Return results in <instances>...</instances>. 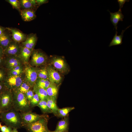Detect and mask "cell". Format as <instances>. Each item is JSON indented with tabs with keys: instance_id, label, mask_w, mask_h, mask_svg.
Listing matches in <instances>:
<instances>
[{
	"instance_id": "1",
	"label": "cell",
	"mask_w": 132,
	"mask_h": 132,
	"mask_svg": "<svg viewBox=\"0 0 132 132\" xmlns=\"http://www.w3.org/2000/svg\"><path fill=\"white\" fill-rule=\"evenodd\" d=\"M0 121L7 126L12 129H17L22 127V123L21 113L13 108L7 111L2 112Z\"/></svg>"
},
{
	"instance_id": "2",
	"label": "cell",
	"mask_w": 132,
	"mask_h": 132,
	"mask_svg": "<svg viewBox=\"0 0 132 132\" xmlns=\"http://www.w3.org/2000/svg\"><path fill=\"white\" fill-rule=\"evenodd\" d=\"M13 108L20 113L32 111V108L25 95L17 90H12Z\"/></svg>"
},
{
	"instance_id": "3",
	"label": "cell",
	"mask_w": 132,
	"mask_h": 132,
	"mask_svg": "<svg viewBox=\"0 0 132 132\" xmlns=\"http://www.w3.org/2000/svg\"><path fill=\"white\" fill-rule=\"evenodd\" d=\"M47 115L37 121L24 125L27 132H49L47 124L49 119Z\"/></svg>"
},
{
	"instance_id": "4",
	"label": "cell",
	"mask_w": 132,
	"mask_h": 132,
	"mask_svg": "<svg viewBox=\"0 0 132 132\" xmlns=\"http://www.w3.org/2000/svg\"><path fill=\"white\" fill-rule=\"evenodd\" d=\"M13 108L12 91L6 89L0 94V110L3 112Z\"/></svg>"
},
{
	"instance_id": "5",
	"label": "cell",
	"mask_w": 132,
	"mask_h": 132,
	"mask_svg": "<svg viewBox=\"0 0 132 132\" xmlns=\"http://www.w3.org/2000/svg\"><path fill=\"white\" fill-rule=\"evenodd\" d=\"M51 65L56 70L60 72L65 74L69 70L68 65L62 57L54 56L51 59Z\"/></svg>"
},
{
	"instance_id": "6",
	"label": "cell",
	"mask_w": 132,
	"mask_h": 132,
	"mask_svg": "<svg viewBox=\"0 0 132 132\" xmlns=\"http://www.w3.org/2000/svg\"><path fill=\"white\" fill-rule=\"evenodd\" d=\"M31 56V63L34 66H39L44 64L46 62V55L40 49L33 50Z\"/></svg>"
},
{
	"instance_id": "7",
	"label": "cell",
	"mask_w": 132,
	"mask_h": 132,
	"mask_svg": "<svg viewBox=\"0 0 132 132\" xmlns=\"http://www.w3.org/2000/svg\"><path fill=\"white\" fill-rule=\"evenodd\" d=\"M39 69L30 67H26L24 69L26 83L30 87H33L38 78Z\"/></svg>"
},
{
	"instance_id": "8",
	"label": "cell",
	"mask_w": 132,
	"mask_h": 132,
	"mask_svg": "<svg viewBox=\"0 0 132 132\" xmlns=\"http://www.w3.org/2000/svg\"><path fill=\"white\" fill-rule=\"evenodd\" d=\"M23 82L22 78L19 75H11L3 83L6 88L12 90L17 89Z\"/></svg>"
},
{
	"instance_id": "9",
	"label": "cell",
	"mask_w": 132,
	"mask_h": 132,
	"mask_svg": "<svg viewBox=\"0 0 132 132\" xmlns=\"http://www.w3.org/2000/svg\"><path fill=\"white\" fill-rule=\"evenodd\" d=\"M31 111L21 113L22 121V127L25 125L37 121L46 115L38 114Z\"/></svg>"
},
{
	"instance_id": "10",
	"label": "cell",
	"mask_w": 132,
	"mask_h": 132,
	"mask_svg": "<svg viewBox=\"0 0 132 132\" xmlns=\"http://www.w3.org/2000/svg\"><path fill=\"white\" fill-rule=\"evenodd\" d=\"M46 68L48 80L51 83L58 85L62 80V77L59 72L51 65L48 66Z\"/></svg>"
},
{
	"instance_id": "11",
	"label": "cell",
	"mask_w": 132,
	"mask_h": 132,
	"mask_svg": "<svg viewBox=\"0 0 132 132\" xmlns=\"http://www.w3.org/2000/svg\"><path fill=\"white\" fill-rule=\"evenodd\" d=\"M6 29L11 33L12 39L15 42L18 43H22L27 38V35L17 29L7 27Z\"/></svg>"
},
{
	"instance_id": "12",
	"label": "cell",
	"mask_w": 132,
	"mask_h": 132,
	"mask_svg": "<svg viewBox=\"0 0 132 132\" xmlns=\"http://www.w3.org/2000/svg\"><path fill=\"white\" fill-rule=\"evenodd\" d=\"M20 47L18 43L12 40L4 51V55L16 56L19 55Z\"/></svg>"
},
{
	"instance_id": "13",
	"label": "cell",
	"mask_w": 132,
	"mask_h": 132,
	"mask_svg": "<svg viewBox=\"0 0 132 132\" xmlns=\"http://www.w3.org/2000/svg\"><path fill=\"white\" fill-rule=\"evenodd\" d=\"M38 39L36 34L31 33L27 35L26 39L22 43V46L33 50Z\"/></svg>"
},
{
	"instance_id": "14",
	"label": "cell",
	"mask_w": 132,
	"mask_h": 132,
	"mask_svg": "<svg viewBox=\"0 0 132 132\" xmlns=\"http://www.w3.org/2000/svg\"><path fill=\"white\" fill-rule=\"evenodd\" d=\"M35 10L32 9H22L20 14L23 20L25 22H29L35 19L36 17Z\"/></svg>"
},
{
	"instance_id": "15",
	"label": "cell",
	"mask_w": 132,
	"mask_h": 132,
	"mask_svg": "<svg viewBox=\"0 0 132 132\" xmlns=\"http://www.w3.org/2000/svg\"><path fill=\"white\" fill-rule=\"evenodd\" d=\"M110 15V21L115 28L117 31L118 28L117 24L120 21H122L124 16L122 13L121 10H119L118 11L114 13L111 12L108 10Z\"/></svg>"
},
{
	"instance_id": "16",
	"label": "cell",
	"mask_w": 132,
	"mask_h": 132,
	"mask_svg": "<svg viewBox=\"0 0 132 132\" xmlns=\"http://www.w3.org/2000/svg\"><path fill=\"white\" fill-rule=\"evenodd\" d=\"M33 50L22 46H21L20 53L18 55L19 57L24 62H27L31 56Z\"/></svg>"
},
{
	"instance_id": "17",
	"label": "cell",
	"mask_w": 132,
	"mask_h": 132,
	"mask_svg": "<svg viewBox=\"0 0 132 132\" xmlns=\"http://www.w3.org/2000/svg\"><path fill=\"white\" fill-rule=\"evenodd\" d=\"M46 90L48 96L56 101L58 91V85L51 83Z\"/></svg>"
},
{
	"instance_id": "18",
	"label": "cell",
	"mask_w": 132,
	"mask_h": 132,
	"mask_svg": "<svg viewBox=\"0 0 132 132\" xmlns=\"http://www.w3.org/2000/svg\"><path fill=\"white\" fill-rule=\"evenodd\" d=\"M12 40L10 35L5 32L0 36V46L4 51Z\"/></svg>"
},
{
	"instance_id": "19",
	"label": "cell",
	"mask_w": 132,
	"mask_h": 132,
	"mask_svg": "<svg viewBox=\"0 0 132 132\" xmlns=\"http://www.w3.org/2000/svg\"><path fill=\"white\" fill-rule=\"evenodd\" d=\"M68 117L67 116L58 122L55 130L68 132Z\"/></svg>"
},
{
	"instance_id": "20",
	"label": "cell",
	"mask_w": 132,
	"mask_h": 132,
	"mask_svg": "<svg viewBox=\"0 0 132 132\" xmlns=\"http://www.w3.org/2000/svg\"><path fill=\"white\" fill-rule=\"evenodd\" d=\"M131 26H128L124 30H122L120 35H118V32L116 31L115 33L113 39L110 42L109 46L110 47L113 46L119 45L122 44V39L123 37V33L126 30Z\"/></svg>"
},
{
	"instance_id": "21",
	"label": "cell",
	"mask_w": 132,
	"mask_h": 132,
	"mask_svg": "<svg viewBox=\"0 0 132 132\" xmlns=\"http://www.w3.org/2000/svg\"><path fill=\"white\" fill-rule=\"evenodd\" d=\"M7 60L6 66L10 69L17 66H21L20 62L16 56H9Z\"/></svg>"
},
{
	"instance_id": "22",
	"label": "cell",
	"mask_w": 132,
	"mask_h": 132,
	"mask_svg": "<svg viewBox=\"0 0 132 132\" xmlns=\"http://www.w3.org/2000/svg\"><path fill=\"white\" fill-rule=\"evenodd\" d=\"M33 91L38 96L41 100H46L48 97L45 89L39 87L35 84L33 87Z\"/></svg>"
},
{
	"instance_id": "23",
	"label": "cell",
	"mask_w": 132,
	"mask_h": 132,
	"mask_svg": "<svg viewBox=\"0 0 132 132\" xmlns=\"http://www.w3.org/2000/svg\"><path fill=\"white\" fill-rule=\"evenodd\" d=\"M47 106L52 111V113L57 116V112L59 108L56 104V101L48 96L46 99Z\"/></svg>"
},
{
	"instance_id": "24",
	"label": "cell",
	"mask_w": 132,
	"mask_h": 132,
	"mask_svg": "<svg viewBox=\"0 0 132 132\" xmlns=\"http://www.w3.org/2000/svg\"><path fill=\"white\" fill-rule=\"evenodd\" d=\"M51 83L48 79L37 78L35 84L39 87L46 90Z\"/></svg>"
},
{
	"instance_id": "25",
	"label": "cell",
	"mask_w": 132,
	"mask_h": 132,
	"mask_svg": "<svg viewBox=\"0 0 132 132\" xmlns=\"http://www.w3.org/2000/svg\"><path fill=\"white\" fill-rule=\"evenodd\" d=\"M37 106L44 114L52 113L47 106L46 100H41Z\"/></svg>"
},
{
	"instance_id": "26",
	"label": "cell",
	"mask_w": 132,
	"mask_h": 132,
	"mask_svg": "<svg viewBox=\"0 0 132 132\" xmlns=\"http://www.w3.org/2000/svg\"><path fill=\"white\" fill-rule=\"evenodd\" d=\"M75 109L74 107H67L58 109L57 116L60 117H65L68 115L69 113Z\"/></svg>"
},
{
	"instance_id": "27",
	"label": "cell",
	"mask_w": 132,
	"mask_h": 132,
	"mask_svg": "<svg viewBox=\"0 0 132 132\" xmlns=\"http://www.w3.org/2000/svg\"><path fill=\"white\" fill-rule=\"evenodd\" d=\"M21 8L23 9H32L35 11L36 9L34 7L31 2L30 0H19Z\"/></svg>"
},
{
	"instance_id": "28",
	"label": "cell",
	"mask_w": 132,
	"mask_h": 132,
	"mask_svg": "<svg viewBox=\"0 0 132 132\" xmlns=\"http://www.w3.org/2000/svg\"><path fill=\"white\" fill-rule=\"evenodd\" d=\"M38 78L48 79V73L46 68L45 67L39 69L38 73Z\"/></svg>"
},
{
	"instance_id": "29",
	"label": "cell",
	"mask_w": 132,
	"mask_h": 132,
	"mask_svg": "<svg viewBox=\"0 0 132 132\" xmlns=\"http://www.w3.org/2000/svg\"><path fill=\"white\" fill-rule=\"evenodd\" d=\"M30 87L26 82H23L21 85L15 89L25 94L30 89Z\"/></svg>"
},
{
	"instance_id": "30",
	"label": "cell",
	"mask_w": 132,
	"mask_h": 132,
	"mask_svg": "<svg viewBox=\"0 0 132 132\" xmlns=\"http://www.w3.org/2000/svg\"><path fill=\"white\" fill-rule=\"evenodd\" d=\"M40 100L38 96L36 94H34L29 102L30 106L32 108L37 106Z\"/></svg>"
},
{
	"instance_id": "31",
	"label": "cell",
	"mask_w": 132,
	"mask_h": 132,
	"mask_svg": "<svg viewBox=\"0 0 132 132\" xmlns=\"http://www.w3.org/2000/svg\"><path fill=\"white\" fill-rule=\"evenodd\" d=\"M10 3L13 8H15L19 11H20L21 6L19 0H6Z\"/></svg>"
},
{
	"instance_id": "32",
	"label": "cell",
	"mask_w": 132,
	"mask_h": 132,
	"mask_svg": "<svg viewBox=\"0 0 132 132\" xmlns=\"http://www.w3.org/2000/svg\"><path fill=\"white\" fill-rule=\"evenodd\" d=\"M25 94L29 102L33 97L34 95V93L33 90L30 89L27 91Z\"/></svg>"
},
{
	"instance_id": "33",
	"label": "cell",
	"mask_w": 132,
	"mask_h": 132,
	"mask_svg": "<svg viewBox=\"0 0 132 132\" xmlns=\"http://www.w3.org/2000/svg\"><path fill=\"white\" fill-rule=\"evenodd\" d=\"M129 0H118L117 1L119 3V10H121V8L123 7L125 2H129Z\"/></svg>"
},
{
	"instance_id": "34",
	"label": "cell",
	"mask_w": 132,
	"mask_h": 132,
	"mask_svg": "<svg viewBox=\"0 0 132 132\" xmlns=\"http://www.w3.org/2000/svg\"><path fill=\"white\" fill-rule=\"evenodd\" d=\"M22 72V70L17 71L11 70L10 73L11 75L18 76Z\"/></svg>"
},
{
	"instance_id": "35",
	"label": "cell",
	"mask_w": 132,
	"mask_h": 132,
	"mask_svg": "<svg viewBox=\"0 0 132 132\" xmlns=\"http://www.w3.org/2000/svg\"><path fill=\"white\" fill-rule=\"evenodd\" d=\"M5 79V73L2 70L0 69V82H2Z\"/></svg>"
},
{
	"instance_id": "36",
	"label": "cell",
	"mask_w": 132,
	"mask_h": 132,
	"mask_svg": "<svg viewBox=\"0 0 132 132\" xmlns=\"http://www.w3.org/2000/svg\"><path fill=\"white\" fill-rule=\"evenodd\" d=\"M38 6L39 7L42 4L48 2L49 0H36Z\"/></svg>"
},
{
	"instance_id": "37",
	"label": "cell",
	"mask_w": 132,
	"mask_h": 132,
	"mask_svg": "<svg viewBox=\"0 0 132 132\" xmlns=\"http://www.w3.org/2000/svg\"><path fill=\"white\" fill-rule=\"evenodd\" d=\"M6 89L3 83L0 82V94Z\"/></svg>"
},
{
	"instance_id": "38",
	"label": "cell",
	"mask_w": 132,
	"mask_h": 132,
	"mask_svg": "<svg viewBox=\"0 0 132 132\" xmlns=\"http://www.w3.org/2000/svg\"><path fill=\"white\" fill-rule=\"evenodd\" d=\"M4 51L0 46V58H4Z\"/></svg>"
},
{
	"instance_id": "39",
	"label": "cell",
	"mask_w": 132,
	"mask_h": 132,
	"mask_svg": "<svg viewBox=\"0 0 132 132\" xmlns=\"http://www.w3.org/2000/svg\"><path fill=\"white\" fill-rule=\"evenodd\" d=\"M11 70L17 71L22 70V69L21 66H19L11 69Z\"/></svg>"
},
{
	"instance_id": "40",
	"label": "cell",
	"mask_w": 132,
	"mask_h": 132,
	"mask_svg": "<svg viewBox=\"0 0 132 132\" xmlns=\"http://www.w3.org/2000/svg\"><path fill=\"white\" fill-rule=\"evenodd\" d=\"M8 128V126L6 125L1 126L0 128V130L1 132H4L6 131Z\"/></svg>"
},
{
	"instance_id": "41",
	"label": "cell",
	"mask_w": 132,
	"mask_h": 132,
	"mask_svg": "<svg viewBox=\"0 0 132 132\" xmlns=\"http://www.w3.org/2000/svg\"><path fill=\"white\" fill-rule=\"evenodd\" d=\"M6 28L0 26V36L2 35L5 31Z\"/></svg>"
},
{
	"instance_id": "42",
	"label": "cell",
	"mask_w": 132,
	"mask_h": 132,
	"mask_svg": "<svg viewBox=\"0 0 132 132\" xmlns=\"http://www.w3.org/2000/svg\"><path fill=\"white\" fill-rule=\"evenodd\" d=\"M8 127V131L7 132H11L12 129L11 127L9 126Z\"/></svg>"
},
{
	"instance_id": "43",
	"label": "cell",
	"mask_w": 132,
	"mask_h": 132,
	"mask_svg": "<svg viewBox=\"0 0 132 132\" xmlns=\"http://www.w3.org/2000/svg\"><path fill=\"white\" fill-rule=\"evenodd\" d=\"M3 58H0V65L3 63Z\"/></svg>"
},
{
	"instance_id": "44",
	"label": "cell",
	"mask_w": 132,
	"mask_h": 132,
	"mask_svg": "<svg viewBox=\"0 0 132 132\" xmlns=\"http://www.w3.org/2000/svg\"><path fill=\"white\" fill-rule=\"evenodd\" d=\"M11 132H18V131L17 129H12Z\"/></svg>"
},
{
	"instance_id": "45",
	"label": "cell",
	"mask_w": 132,
	"mask_h": 132,
	"mask_svg": "<svg viewBox=\"0 0 132 132\" xmlns=\"http://www.w3.org/2000/svg\"><path fill=\"white\" fill-rule=\"evenodd\" d=\"M49 132H64L59 131H50Z\"/></svg>"
},
{
	"instance_id": "46",
	"label": "cell",
	"mask_w": 132,
	"mask_h": 132,
	"mask_svg": "<svg viewBox=\"0 0 132 132\" xmlns=\"http://www.w3.org/2000/svg\"><path fill=\"white\" fill-rule=\"evenodd\" d=\"M1 123L0 122V128L1 126Z\"/></svg>"
},
{
	"instance_id": "47",
	"label": "cell",
	"mask_w": 132,
	"mask_h": 132,
	"mask_svg": "<svg viewBox=\"0 0 132 132\" xmlns=\"http://www.w3.org/2000/svg\"><path fill=\"white\" fill-rule=\"evenodd\" d=\"M1 112L0 110V116H1Z\"/></svg>"
}]
</instances>
